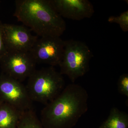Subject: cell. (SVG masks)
Segmentation results:
<instances>
[{
	"label": "cell",
	"instance_id": "cell-1",
	"mask_svg": "<svg viewBox=\"0 0 128 128\" xmlns=\"http://www.w3.org/2000/svg\"><path fill=\"white\" fill-rule=\"evenodd\" d=\"M88 94L84 87L72 83L64 88L41 112L44 128H72L88 110Z\"/></svg>",
	"mask_w": 128,
	"mask_h": 128
},
{
	"label": "cell",
	"instance_id": "cell-2",
	"mask_svg": "<svg viewBox=\"0 0 128 128\" xmlns=\"http://www.w3.org/2000/svg\"><path fill=\"white\" fill-rule=\"evenodd\" d=\"M14 16L37 36L60 37L66 30L65 21L50 0H16Z\"/></svg>",
	"mask_w": 128,
	"mask_h": 128
},
{
	"label": "cell",
	"instance_id": "cell-3",
	"mask_svg": "<svg viewBox=\"0 0 128 128\" xmlns=\"http://www.w3.org/2000/svg\"><path fill=\"white\" fill-rule=\"evenodd\" d=\"M27 89L33 102L46 105L58 96L65 88L63 76L54 66L36 70L28 78Z\"/></svg>",
	"mask_w": 128,
	"mask_h": 128
},
{
	"label": "cell",
	"instance_id": "cell-4",
	"mask_svg": "<svg viewBox=\"0 0 128 128\" xmlns=\"http://www.w3.org/2000/svg\"><path fill=\"white\" fill-rule=\"evenodd\" d=\"M62 61L59 65L60 74L68 76L72 83L87 73L92 54L85 43L74 40L64 41Z\"/></svg>",
	"mask_w": 128,
	"mask_h": 128
},
{
	"label": "cell",
	"instance_id": "cell-5",
	"mask_svg": "<svg viewBox=\"0 0 128 128\" xmlns=\"http://www.w3.org/2000/svg\"><path fill=\"white\" fill-rule=\"evenodd\" d=\"M0 64L2 73L22 82L36 70V63L30 52L7 51Z\"/></svg>",
	"mask_w": 128,
	"mask_h": 128
},
{
	"label": "cell",
	"instance_id": "cell-6",
	"mask_svg": "<svg viewBox=\"0 0 128 128\" xmlns=\"http://www.w3.org/2000/svg\"><path fill=\"white\" fill-rule=\"evenodd\" d=\"M0 98L22 112L32 109L33 101L22 82L2 73L0 75Z\"/></svg>",
	"mask_w": 128,
	"mask_h": 128
},
{
	"label": "cell",
	"instance_id": "cell-7",
	"mask_svg": "<svg viewBox=\"0 0 128 128\" xmlns=\"http://www.w3.org/2000/svg\"><path fill=\"white\" fill-rule=\"evenodd\" d=\"M64 45V41L60 37H41L29 52L36 64L54 66H59L62 61Z\"/></svg>",
	"mask_w": 128,
	"mask_h": 128
},
{
	"label": "cell",
	"instance_id": "cell-8",
	"mask_svg": "<svg viewBox=\"0 0 128 128\" xmlns=\"http://www.w3.org/2000/svg\"><path fill=\"white\" fill-rule=\"evenodd\" d=\"M2 32L7 51L29 52L38 38L24 25L3 24Z\"/></svg>",
	"mask_w": 128,
	"mask_h": 128
},
{
	"label": "cell",
	"instance_id": "cell-9",
	"mask_svg": "<svg viewBox=\"0 0 128 128\" xmlns=\"http://www.w3.org/2000/svg\"><path fill=\"white\" fill-rule=\"evenodd\" d=\"M62 17L74 20L89 18L94 12V7L88 0H50Z\"/></svg>",
	"mask_w": 128,
	"mask_h": 128
},
{
	"label": "cell",
	"instance_id": "cell-10",
	"mask_svg": "<svg viewBox=\"0 0 128 128\" xmlns=\"http://www.w3.org/2000/svg\"><path fill=\"white\" fill-rule=\"evenodd\" d=\"M23 112L6 102H0V128H16Z\"/></svg>",
	"mask_w": 128,
	"mask_h": 128
},
{
	"label": "cell",
	"instance_id": "cell-11",
	"mask_svg": "<svg viewBox=\"0 0 128 128\" xmlns=\"http://www.w3.org/2000/svg\"><path fill=\"white\" fill-rule=\"evenodd\" d=\"M128 114L114 107L111 109L108 118L99 128H128Z\"/></svg>",
	"mask_w": 128,
	"mask_h": 128
},
{
	"label": "cell",
	"instance_id": "cell-12",
	"mask_svg": "<svg viewBox=\"0 0 128 128\" xmlns=\"http://www.w3.org/2000/svg\"><path fill=\"white\" fill-rule=\"evenodd\" d=\"M16 128H44L33 109L23 112Z\"/></svg>",
	"mask_w": 128,
	"mask_h": 128
},
{
	"label": "cell",
	"instance_id": "cell-13",
	"mask_svg": "<svg viewBox=\"0 0 128 128\" xmlns=\"http://www.w3.org/2000/svg\"><path fill=\"white\" fill-rule=\"evenodd\" d=\"M110 23H115L119 25L124 32L128 31V11H126L121 13L119 16H110L108 19Z\"/></svg>",
	"mask_w": 128,
	"mask_h": 128
},
{
	"label": "cell",
	"instance_id": "cell-14",
	"mask_svg": "<svg viewBox=\"0 0 128 128\" xmlns=\"http://www.w3.org/2000/svg\"><path fill=\"white\" fill-rule=\"evenodd\" d=\"M118 88L120 94L128 97V74H124L120 76L118 82Z\"/></svg>",
	"mask_w": 128,
	"mask_h": 128
},
{
	"label": "cell",
	"instance_id": "cell-15",
	"mask_svg": "<svg viewBox=\"0 0 128 128\" xmlns=\"http://www.w3.org/2000/svg\"><path fill=\"white\" fill-rule=\"evenodd\" d=\"M2 25L3 24L0 22V60L7 52L3 39Z\"/></svg>",
	"mask_w": 128,
	"mask_h": 128
},
{
	"label": "cell",
	"instance_id": "cell-16",
	"mask_svg": "<svg viewBox=\"0 0 128 128\" xmlns=\"http://www.w3.org/2000/svg\"><path fill=\"white\" fill-rule=\"evenodd\" d=\"M3 102L1 98H0V102Z\"/></svg>",
	"mask_w": 128,
	"mask_h": 128
}]
</instances>
